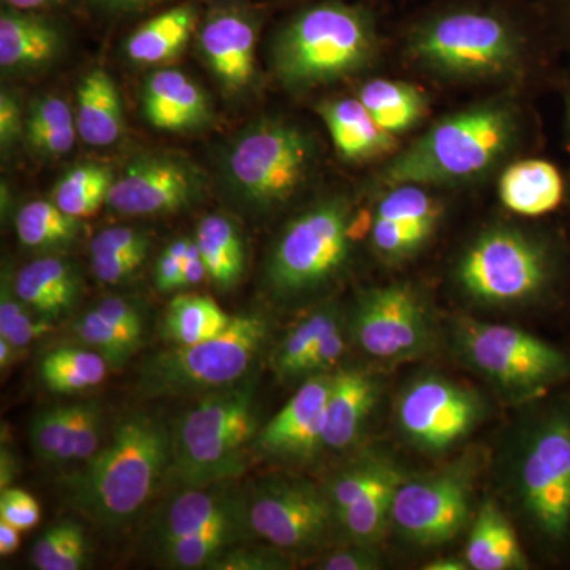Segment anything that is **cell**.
<instances>
[{
    "label": "cell",
    "mask_w": 570,
    "mask_h": 570,
    "mask_svg": "<svg viewBox=\"0 0 570 570\" xmlns=\"http://www.w3.org/2000/svg\"><path fill=\"white\" fill-rule=\"evenodd\" d=\"M174 461V439L159 420L130 414L86 466L62 480L63 499L107 530L132 521L153 498Z\"/></svg>",
    "instance_id": "cell-1"
},
{
    "label": "cell",
    "mask_w": 570,
    "mask_h": 570,
    "mask_svg": "<svg viewBox=\"0 0 570 570\" xmlns=\"http://www.w3.org/2000/svg\"><path fill=\"white\" fill-rule=\"evenodd\" d=\"M406 51L423 70L448 80H504L524 70L528 39L504 9L456 2L420 20Z\"/></svg>",
    "instance_id": "cell-2"
},
{
    "label": "cell",
    "mask_w": 570,
    "mask_h": 570,
    "mask_svg": "<svg viewBox=\"0 0 570 570\" xmlns=\"http://www.w3.org/2000/svg\"><path fill=\"white\" fill-rule=\"evenodd\" d=\"M520 115L502 100H490L434 124L409 148L390 159L379 181L444 186L485 175L509 153L520 135Z\"/></svg>",
    "instance_id": "cell-3"
},
{
    "label": "cell",
    "mask_w": 570,
    "mask_h": 570,
    "mask_svg": "<svg viewBox=\"0 0 570 570\" xmlns=\"http://www.w3.org/2000/svg\"><path fill=\"white\" fill-rule=\"evenodd\" d=\"M379 51L373 13L343 0L314 3L291 18L273 41V70L291 91H306L371 66Z\"/></svg>",
    "instance_id": "cell-4"
},
{
    "label": "cell",
    "mask_w": 570,
    "mask_h": 570,
    "mask_svg": "<svg viewBox=\"0 0 570 570\" xmlns=\"http://www.w3.org/2000/svg\"><path fill=\"white\" fill-rule=\"evenodd\" d=\"M569 255L560 242L497 227L478 236L456 266V279L478 302L510 305L546 298L568 277Z\"/></svg>",
    "instance_id": "cell-5"
},
{
    "label": "cell",
    "mask_w": 570,
    "mask_h": 570,
    "mask_svg": "<svg viewBox=\"0 0 570 570\" xmlns=\"http://www.w3.org/2000/svg\"><path fill=\"white\" fill-rule=\"evenodd\" d=\"M317 146L295 124L266 119L243 130L225 153L223 178L232 198L254 213L275 212L305 189Z\"/></svg>",
    "instance_id": "cell-6"
},
{
    "label": "cell",
    "mask_w": 570,
    "mask_h": 570,
    "mask_svg": "<svg viewBox=\"0 0 570 570\" xmlns=\"http://www.w3.org/2000/svg\"><path fill=\"white\" fill-rule=\"evenodd\" d=\"M257 434L253 385L208 393L176 423L170 472L184 489L238 478Z\"/></svg>",
    "instance_id": "cell-7"
},
{
    "label": "cell",
    "mask_w": 570,
    "mask_h": 570,
    "mask_svg": "<svg viewBox=\"0 0 570 570\" xmlns=\"http://www.w3.org/2000/svg\"><path fill=\"white\" fill-rule=\"evenodd\" d=\"M268 340L261 314L232 317L219 335L194 346H176L151 356L140 367L138 389L146 396L208 395L234 387L246 376Z\"/></svg>",
    "instance_id": "cell-8"
},
{
    "label": "cell",
    "mask_w": 570,
    "mask_h": 570,
    "mask_svg": "<svg viewBox=\"0 0 570 570\" xmlns=\"http://www.w3.org/2000/svg\"><path fill=\"white\" fill-rule=\"evenodd\" d=\"M354 220L351 202L344 197L326 198L295 217L266 265L269 288L288 298L335 279L348 258Z\"/></svg>",
    "instance_id": "cell-9"
},
{
    "label": "cell",
    "mask_w": 570,
    "mask_h": 570,
    "mask_svg": "<svg viewBox=\"0 0 570 570\" xmlns=\"http://www.w3.org/2000/svg\"><path fill=\"white\" fill-rule=\"evenodd\" d=\"M456 335L468 362L502 387L542 396L570 382V352L524 330L464 318Z\"/></svg>",
    "instance_id": "cell-10"
},
{
    "label": "cell",
    "mask_w": 570,
    "mask_h": 570,
    "mask_svg": "<svg viewBox=\"0 0 570 570\" xmlns=\"http://www.w3.org/2000/svg\"><path fill=\"white\" fill-rule=\"evenodd\" d=\"M524 509L540 534L562 546L570 539V406L551 409L532 433L520 466Z\"/></svg>",
    "instance_id": "cell-11"
},
{
    "label": "cell",
    "mask_w": 570,
    "mask_h": 570,
    "mask_svg": "<svg viewBox=\"0 0 570 570\" xmlns=\"http://www.w3.org/2000/svg\"><path fill=\"white\" fill-rule=\"evenodd\" d=\"M471 491V474L460 466L404 479L393 497L392 521L411 542L442 546L466 527Z\"/></svg>",
    "instance_id": "cell-12"
},
{
    "label": "cell",
    "mask_w": 570,
    "mask_h": 570,
    "mask_svg": "<svg viewBox=\"0 0 570 570\" xmlns=\"http://www.w3.org/2000/svg\"><path fill=\"white\" fill-rule=\"evenodd\" d=\"M246 505L254 534L283 551L317 546L335 513L313 485L287 480L262 482L246 497Z\"/></svg>",
    "instance_id": "cell-13"
},
{
    "label": "cell",
    "mask_w": 570,
    "mask_h": 570,
    "mask_svg": "<svg viewBox=\"0 0 570 570\" xmlns=\"http://www.w3.org/2000/svg\"><path fill=\"white\" fill-rule=\"evenodd\" d=\"M354 336L363 352L384 362L417 356L430 340L417 294L404 284L367 291L356 305Z\"/></svg>",
    "instance_id": "cell-14"
},
{
    "label": "cell",
    "mask_w": 570,
    "mask_h": 570,
    "mask_svg": "<svg viewBox=\"0 0 570 570\" xmlns=\"http://www.w3.org/2000/svg\"><path fill=\"white\" fill-rule=\"evenodd\" d=\"M482 414L479 397L448 379L430 376L412 382L397 400L401 430L419 448L441 452L456 444Z\"/></svg>",
    "instance_id": "cell-15"
},
{
    "label": "cell",
    "mask_w": 570,
    "mask_h": 570,
    "mask_svg": "<svg viewBox=\"0 0 570 570\" xmlns=\"http://www.w3.org/2000/svg\"><path fill=\"white\" fill-rule=\"evenodd\" d=\"M202 176L181 157L141 154L116 176L107 205L124 216H156L186 208L202 194Z\"/></svg>",
    "instance_id": "cell-16"
},
{
    "label": "cell",
    "mask_w": 570,
    "mask_h": 570,
    "mask_svg": "<svg viewBox=\"0 0 570 570\" xmlns=\"http://www.w3.org/2000/svg\"><path fill=\"white\" fill-rule=\"evenodd\" d=\"M257 21L242 7L216 9L202 22L198 48L202 58L227 94L249 89L255 80Z\"/></svg>",
    "instance_id": "cell-17"
},
{
    "label": "cell",
    "mask_w": 570,
    "mask_h": 570,
    "mask_svg": "<svg viewBox=\"0 0 570 570\" xmlns=\"http://www.w3.org/2000/svg\"><path fill=\"white\" fill-rule=\"evenodd\" d=\"M332 374H316L269 420L255 439L258 452L273 459H306L322 448Z\"/></svg>",
    "instance_id": "cell-18"
},
{
    "label": "cell",
    "mask_w": 570,
    "mask_h": 570,
    "mask_svg": "<svg viewBox=\"0 0 570 570\" xmlns=\"http://www.w3.org/2000/svg\"><path fill=\"white\" fill-rule=\"evenodd\" d=\"M146 121L165 132L204 129L213 119L212 104L204 89L183 71L156 70L141 89Z\"/></svg>",
    "instance_id": "cell-19"
},
{
    "label": "cell",
    "mask_w": 570,
    "mask_h": 570,
    "mask_svg": "<svg viewBox=\"0 0 570 570\" xmlns=\"http://www.w3.org/2000/svg\"><path fill=\"white\" fill-rule=\"evenodd\" d=\"M235 479L205 487H187L167 505L156 530V546L209 530L247 512L246 498Z\"/></svg>",
    "instance_id": "cell-20"
},
{
    "label": "cell",
    "mask_w": 570,
    "mask_h": 570,
    "mask_svg": "<svg viewBox=\"0 0 570 570\" xmlns=\"http://www.w3.org/2000/svg\"><path fill=\"white\" fill-rule=\"evenodd\" d=\"M22 303L47 321L69 314L81 295V277L73 264L59 257H41L22 266L13 277Z\"/></svg>",
    "instance_id": "cell-21"
},
{
    "label": "cell",
    "mask_w": 570,
    "mask_h": 570,
    "mask_svg": "<svg viewBox=\"0 0 570 570\" xmlns=\"http://www.w3.org/2000/svg\"><path fill=\"white\" fill-rule=\"evenodd\" d=\"M62 48L59 29L32 11L3 10L0 14V66L6 71H31L48 66Z\"/></svg>",
    "instance_id": "cell-22"
},
{
    "label": "cell",
    "mask_w": 570,
    "mask_h": 570,
    "mask_svg": "<svg viewBox=\"0 0 570 570\" xmlns=\"http://www.w3.org/2000/svg\"><path fill=\"white\" fill-rule=\"evenodd\" d=\"M377 384L358 370L333 374L325 409L322 445L343 450L354 444L377 401Z\"/></svg>",
    "instance_id": "cell-23"
},
{
    "label": "cell",
    "mask_w": 570,
    "mask_h": 570,
    "mask_svg": "<svg viewBox=\"0 0 570 570\" xmlns=\"http://www.w3.org/2000/svg\"><path fill=\"white\" fill-rule=\"evenodd\" d=\"M569 184L557 165L542 159L520 160L505 168L499 181L502 205L520 216L539 217L560 208Z\"/></svg>",
    "instance_id": "cell-24"
},
{
    "label": "cell",
    "mask_w": 570,
    "mask_h": 570,
    "mask_svg": "<svg viewBox=\"0 0 570 570\" xmlns=\"http://www.w3.org/2000/svg\"><path fill=\"white\" fill-rule=\"evenodd\" d=\"M335 148L351 163H365L396 148L395 135L377 126L358 99L326 100L318 105Z\"/></svg>",
    "instance_id": "cell-25"
},
{
    "label": "cell",
    "mask_w": 570,
    "mask_h": 570,
    "mask_svg": "<svg viewBox=\"0 0 570 570\" xmlns=\"http://www.w3.org/2000/svg\"><path fill=\"white\" fill-rule=\"evenodd\" d=\"M78 137L104 148L119 140L126 129L121 92L105 70L94 69L82 78L77 91Z\"/></svg>",
    "instance_id": "cell-26"
},
{
    "label": "cell",
    "mask_w": 570,
    "mask_h": 570,
    "mask_svg": "<svg viewBox=\"0 0 570 570\" xmlns=\"http://www.w3.org/2000/svg\"><path fill=\"white\" fill-rule=\"evenodd\" d=\"M466 562L474 570H520L528 560L508 517L494 502H485L469 532Z\"/></svg>",
    "instance_id": "cell-27"
},
{
    "label": "cell",
    "mask_w": 570,
    "mask_h": 570,
    "mask_svg": "<svg viewBox=\"0 0 570 570\" xmlns=\"http://www.w3.org/2000/svg\"><path fill=\"white\" fill-rule=\"evenodd\" d=\"M195 26L197 11L193 6H179L163 11L141 24L127 39V58L142 66L174 61L193 39Z\"/></svg>",
    "instance_id": "cell-28"
},
{
    "label": "cell",
    "mask_w": 570,
    "mask_h": 570,
    "mask_svg": "<svg viewBox=\"0 0 570 570\" xmlns=\"http://www.w3.org/2000/svg\"><path fill=\"white\" fill-rule=\"evenodd\" d=\"M249 534L254 532L250 530L249 515L246 512L209 530L194 532L157 546V553L160 561L170 569H212L225 551L245 542Z\"/></svg>",
    "instance_id": "cell-29"
},
{
    "label": "cell",
    "mask_w": 570,
    "mask_h": 570,
    "mask_svg": "<svg viewBox=\"0 0 570 570\" xmlns=\"http://www.w3.org/2000/svg\"><path fill=\"white\" fill-rule=\"evenodd\" d=\"M374 121L385 132L403 135L425 118L428 99L422 89L404 81L371 80L360 89L358 97Z\"/></svg>",
    "instance_id": "cell-30"
},
{
    "label": "cell",
    "mask_w": 570,
    "mask_h": 570,
    "mask_svg": "<svg viewBox=\"0 0 570 570\" xmlns=\"http://www.w3.org/2000/svg\"><path fill=\"white\" fill-rule=\"evenodd\" d=\"M209 279L220 291H230L245 273V243L236 225L223 214H209L195 236Z\"/></svg>",
    "instance_id": "cell-31"
},
{
    "label": "cell",
    "mask_w": 570,
    "mask_h": 570,
    "mask_svg": "<svg viewBox=\"0 0 570 570\" xmlns=\"http://www.w3.org/2000/svg\"><path fill=\"white\" fill-rule=\"evenodd\" d=\"M230 322L232 316L209 296L184 294L168 305L163 330L175 346H194L219 335Z\"/></svg>",
    "instance_id": "cell-32"
},
{
    "label": "cell",
    "mask_w": 570,
    "mask_h": 570,
    "mask_svg": "<svg viewBox=\"0 0 570 570\" xmlns=\"http://www.w3.org/2000/svg\"><path fill=\"white\" fill-rule=\"evenodd\" d=\"M18 239L33 250H56L73 245L85 225L80 217L62 212L55 202L33 200L14 217Z\"/></svg>",
    "instance_id": "cell-33"
},
{
    "label": "cell",
    "mask_w": 570,
    "mask_h": 570,
    "mask_svg": "<svg viewBox=\"0 0 570 570\" xmlns=\"http://www.w3.org/2000/svg\"><path fill=\"white\" fill-rule=\"evenodd\" d=\"M78 130L70 105L58 96L33 100L24 122L26 145L40 156H62L77 141Z\"/></svg>",
    "instance_id": "cell-34"
},
{
    "label": "cell",
    "mask_w": 570,
    "mask_h": 570,
    "mask_svg": "<svg viewBox=\"0 0 570 570\" xmlns=\"http://www.w3.org/2000/svg\"><path fill=\"white\" fill-rule=\"evenodd\" d=\"M105 356L92 347H59L43 356L40 377L55 393H78L96 387L108 374Z\"/></svg>",
    "instance_id": "cell-35"
},
{
    "label": "cell",
    "mask_w": 570,
    "mask_h": 570,
    "mask_svg": "<svg viewBox=\"0 0 570 570\" xmlns=\"http://www.w3.org/2000/svg\"><path fill=\"white\" fill-rule=\"evenodd\" d=\"M115 171L104 164H81L71 168L52 189V202L70 216H92L107 204Z\"/></svg>",
    "instance_id": "cell-36"
},
{
    "label": "cell",
    "mask_w": 570,
    "mask_h": 570,
    "mask_svg": "<svg viewBox=\"0 0 570 570\" xmlns=\"http://www.w3.org/2000/svg\"><path fill=\"white\" fill-rule=\"evenodd\" d=\"M39 570H80L89 562V543L85 530L73 520L52 524L41 534L31 553Z\"/></svg>",
    "instance_id": "cell-37"
},
{
    "label": "cell",
    "mask_w": 570,
    "mask_h": 570,
    "mask_svg": "<svg viewBox=\"0 0 570 570\" xmlns=\"http://www.w3.org/2000/svg\"><path fill=\"white\" fill-rule=\"evenodd\" d=\"M400 480H404L403 474L387 461L377 459L360 461L332 480L326 498L332 504L333 512L340 513L381 487L400 482Z\"/></svg>",
    "instance_id": "cell-38"
},
{
    "label": "cell",
    "mask_w": 570,
    "mask_h": 570,
    "mask_svg": "<svg viewBox=\"0 0 570 570\" xmlns=\"http://www.w3.org/2000/svg\"><path fill=\"white\" fill-rule=\"evenodd\" d=\"M407 228H419L434 234L439 220V205L425 187L400 184L390 187L379 202L376 216Z\"/></svg>",
    "instance_id": "cell-39"
},
{
    "label": "cell",
    "mask_w": 570,
    "mask_h": 570,
    "mask_svg": "<svg viewBox=\"0 0 570 570\" xmlns=\"http://www.w3.org/2000/svg\"><path fill=\"white\" fill-rule=\"evenodd\" d=\"M337 313L333 307H324L316 313L309 314L299 321L298 324L284 336L279 346L276 347L273 355V367L277 376L283 379L299 377L303 362L307 355L313 352L322 335L328 330V326L336 321Z\"/></svg>",
    "instance_id": "cell-40"
},
{
    "label": "cell",
    "mask_w": 570,
    "mask_h": 570,
    "mask_svg": "<svg viewBox=\"0 0 570 570\" xmlns=\"http://www.w3.org/2000/svg\"><path fill=\"white\" fill-rule=\"evenodd\" d=\"M400 482L387 483L362 501L336 513L347 534L360 546H374L384 535L389 520H392V504Z\"/></svg>",
    "instance_id": "cell-41"
},
{
    "label": "cell",
    "mask_w": 570,
    "mask_h": 570,
    "mask_svg": "<svg viewBox=\"0 0 570 570\" xmlns=\"http://www.w3.org/2000/svg\"><path fill=\"white\" fill-rule=\"evenodd\" d=\"M75 404L43 409L31 423L33 452L43 461H73Z\"/></svg>",
    "instance_id": "cell-42"
},
{
    "label": "cell",
    "mask_w": 570,
    "mask_h": 570,
    "mask_svg": "<svg viewBox=\"0 0 570 570\" xmlns=\"http://www.w3.org/2000/svg\"><path fill=\"white\" fill-rule=\"evenodd\" d=\"M51 330V321L32 313L14 292L13 277L3 273L0 291V337L17 348H24L48 335Z\"/></svg>",
    "instance_id": "cell-43"
},
{
    "label": "cell",
    "mask_w": 570,
    "mask_h": 570,
    "mask_svg": "<svg viewBox=\"0 0 570 570\" xmlns=\"http://www.w3.org/2000/svg\"><path fill=\"white\" fill-rule=\"evenodd\" d=\"M73 330L78 340L86 346L100 352L112 370H119L126 365L130 356L141 347V341L116 328L94 307L75 322Z\"/></svg>",
    "instance_id": "cell-44"
},
{
    "label": "cell",
    "mask_w": 570,
    "mask_h": 570,
    "mask_svg": "<svg viewBox=\"0 0 570 570\" xmlns=\"http://www.w3.org/2000/svg\"><path fill=\"white\" fill-rule=\"evenodd\" d=\"M431 235V232L403 227L379 217H374L371 227V243L376 253L387 262H401L411 257L425 245Z\"/></svg>",
    "instance_id": "cell-45"
},
{
    "label": "cell",
    "mask_w": 570,
    "mask_h": 570,
    "mask_svg": "<svg viewBox=\"0 0 570 570\" xmlns=\"http://www.w3.org/2000/svg\"><path fill=\"white\" fill-rule=\"evenodd\" d=\"M104 411L96 401L75 404L73 461H88L100 450Z\"/></svg>",
    "instance_id": "cell-46"
},
{
    "label": "cell",
    "mask_w": 570,
    "mask_h": 570,
    "mask_svg": "<svg viewBox=\"0 0 570 570\" xmlns=\"http://www.w3.org/2000/svg\"><path fill=\"white\" fill-rule=\"evenodd\" d=\"M279 549L266 547H234L225 551L209 570H284L291 569V561Z\"/></svg>",
    "instance_id": "cell-47"
},
{
    "label": "cell",
    "mask_w": 570,
    "mask_h": 570,
    "mask_svg": "<svg viewBox=\"0 0 570 570\" xmlns=\"http://www.w3.org/2000/svg\"><path fill=\"white\" fill-rule=\"evenodd\" d=\"M344 348H346V341H344L343 325H341L340 318H336L303 362L299 376H305V374L316 376V374H324L332 370L344 354Z\"/></svg>",
    "instance_id": "cell-48"
},
{
    "label": "cell",
    "mask_w": 570,
    "mask_h": 570,
    "mask_svg": "<svg viewBox=\"0 0 570 570\" xmlns=\"http://www.w3.org/2000/svg\"><path fill=\"white\" fill-rule=\"evenodd\" d=\"M149 250H132L121 254H91V269L105 284H121L132 277Z\"/></svg>",
    "instance_id": "cell-49"
},
{
    "label": "cell",
    "mask_w": 570,
    "mask_h": 570,
    "mask_svg": "<svg viewBox=\"0 0 570 570\" xmlns=\"http://www.w3.org/2000/svg\"><path fill=\"white\" fill-rule=\"evenodd\" d=\"M39 502L32 494L20 489H6L0 494V520L13 524L18 530L28 531L39 524Z\"/></svg>",
    "instance_id": "cell-50"
},
{
    "label": "cell",
    "mask_w": 570,
    "mask_h": 570,
    "mask_svg": "<svg viewBox=\"0 0 570 570\" xmlns=\"http://www.w3.org/2000/svg\"><path fill=\"white\" fill-rule=\"evenodd\" d=\"M148 235L134 227H110L100 232L89 246L91 254H121L132 250H149Z\"/></svg>",
    "instance_id": "cell-51"
},
{
    "label": "cell",
    "mask_w": 570,
    "mask_h": 570,
    "mask_svg": "<svg viewBox=\"0 0 570 570\" xmlns=\"http://www.w3.org/2000/svg\"><path fill=\"white\" fill-rule=\"evenodd\" d=\"M94 309L100 316L107 318L116 328L122 330L124 333L142 343L145 318H142L140 307L135 303L121 298V296H111V298H105L99 305L94 306Z\"/></svg>",
    "instance_id": "cell-52"
},
{
    "label": "cell",
    "mask_w": 570,
    "mask_h": 570,
    "mask_svg": "<svg viewBox=\"0 0 570 570\" xmlns=\"http://www.w3.org/2000/svg\"><path fill=\"white\" fill-rule=\"evenodd\" d=\"M193 239L181 238L168 245L157 261L156 285L159 291L174 292L181 288L183 264Z\"/></svg>",
    "instance_id": "cell-53"
},
{
    "label": "cell",
    "mask_w": 570,
    "mask_h": 570,
    "mask_svg": "<svg viewBox=\"0 0 570 570\" xmlns=\"http://www.w3.org/2000/svg\"><path fill=\"white\" fill-rule=\"evenodd\" d=\"M542 17L551 41L570 58V0H542Z\"/></svg>",
    "instance_id": "cell-54"
},
{
    "label": "cell",
    "mask_w": 570,
    "mask_h": 570,
    "mask_svg": "<svg viewBox=\"0 0 570 570\" xmlns=\"http://www.w3.org/2000/svg\"><path fill=\"white\" fill-rule=\"evenodd\" d=\"M24 122L17 97L2 89L0 92V145L3 151L10 149L24 135Z\"/></svg>",
    "instance_id": "cell-55"
},
{
    "label": "cell",
    "mask_w": 570,
    "mask_h": 570,
    "mask_svg": "<svg viewBox=\"0 0 570 570\" xmlns=\"http://www.w3.org/2000/svg\"><path fill=\"white\" fill-rule=\"evenodd\" d=\"M379 558L370 546L356 543L354 549L337 550L321 561L317 569L324 570H373L379 569Z\"/></svg>",
    "instance_id": "cell-56"
},
{
    "label": "cell",
    "mask_w": 570,
    "mask_h": 570,
    "mask_svg": "<svg viewBox=\"0 0 570 570\" xmlns=\"http://www.w3.org/2000/svg\"><path fill=\"white\" fill-rule=\"evenodd\" d=\"M206 276H208V272H206L204 257H202L197 242L193 239L189 250H187L186 258H184L181 288L193 287V285L200 284Z\"/></svg>",
    "instance_id": "cell-57"
},
{
    "label": "cell",
    "mask_w": 570,
    "mask_h": 570,
    "mask_svg": "<svg viewBox=\"0 0 570 570\" xmlns=\"http://www.w3.org/2000/svg\"><path fill=\"white\" fill-rule=\"evenodd\" d=\"M20 543L21 530H18L13 524L7 523V521L0 520V554L7 557V554L14 553Z\"/></svg>",
    "instance_id": "cell-58"
},
{
    "label": "cell",
    "mask_w": 570,
    "mask_h": 570,
    "mask_svg": "<svg viewBox=\"0 0 570 570\" xmlns=\"http://www.w3.org/2000/svg\"><path fill=\"white\" fill-rule=\"evenodd\" d=\"M18 471H20V468H18L17 456L10 452V449L2 448V456H0V489H10Z\"/></svg>",
    "instance_id": "cell-59"
},
{
    "label": "cell",
    "mask_w": 570,
    "mask_h": 570,
    "mask_svg": "<svg viewBox=\"0 0 570 570\" xmlns=\"http://www.w3.org/2000/svg\"><path fill=\"white\" fill-rule=\"evenodd\" d=\"M100 7L110 11H132L151 6L156 0H96Z\"/></svg>",
    "instance_id": "cell-60"
},
{
    "label": "cell",
    "mask_w": 570,
    "mask_h": 570,
    "mask_svg": "<svg viewBox=\"0 0 570 570\" xmlns=\"http://www.w3.org/2000/svg\"><path fill=\"white\" fill-rule=\"evenodd\" d=\"M469 564L466 560L459 558H438V560L428 562L425 570H466Z\"/></svg>",
    "instance_id": "cell-61"
},
{
    "label": "cell",
    "mask_w": 570,
    "mask_h": 570,
    "mask_svg": "<svg viewBox=\"0 0 570 570\" xmlns=\"http://www.w3.org/2000/svg\"><path fill=\"white\" fill-rule=\"evenodd\" d=\"M11 9L22 11H33L40 9H48V7L56 6L59 0H6Z\"/></svg>",
    "instance_id": "cell-62"
},
{
    "label": "cell",
    "mask_w": 570,
    "mask_h": 570,
    "mask_svg": "<svg viewBox=\"0 0 570 570\" xmlns=\"http://www.w3.org/2000/svg\"><path fill=\"white\" fill-rule=\"evenodd\" d=\"M18 351H20V348L14 347L9 341L0 337V366H2V370H6V367H9L11 363H13L14 355H17Z\"/></svg>",
    "instance_id": "cell-63"
},
{
    "label": "cell",
    "mask_w": 570,
    "mask_h": 570,
    "mask_svg": "<svg viewBox=\"0 0 570 570\" xmlns=\"http://www.w3.org/2000/svg\"><path fill=\"white\" fill-rule=\"evenodd\" d=\"M569 85L568 88H566V97H564V105H566V135H568V148L570 154V75H569ZM569 194H568V200L570 204V174H569Z\"/></svg>",
    "instance_id": "cell-64"
}]
</instances>
